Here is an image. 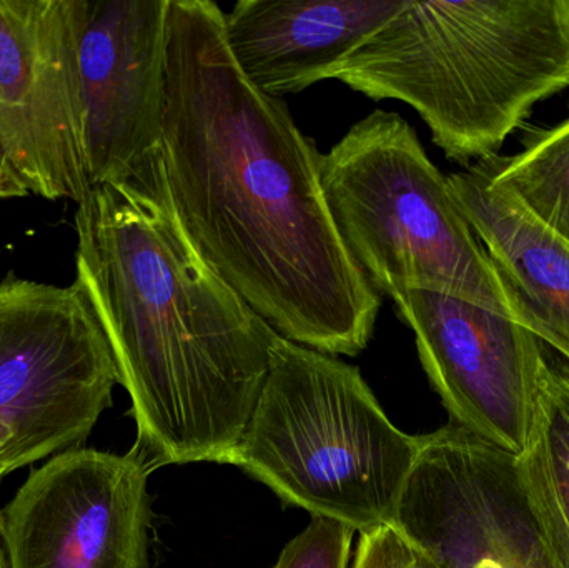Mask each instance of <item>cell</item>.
Returning a JSON list of instances; mask_svg holds the SVG:
<instances>
[{
  "mask_svg": "<svg viewBox=\"0 0 569 568\" xmlns=\"http://www.w3.org/2000/svg\"><path fill=\"white\" fill-rule=\"evenodd\" d=\"M76 230V283L109 340L147 462L230 464L279 333L187 236L162 157L93 187Z\"/></svg>",
  "mask_w": 569,
  "mask_h": 568,
  "instance_id": "obj_2",
  "label": "cell"
},
{
  "mask_svg": "<svg viewBox=\"0 0 569 568\" xmlns=\"http://www.w3.org/2000/svg\"><path fill=\"white\" fill-rule=\"evenodd\" d=\"M0 147L30 193L83 202L76 0H0Z\"/></svg>",
  "mask_w": 569,
  "mask_h": 568,
  "instance_id": "obj_9",
  "label": "cell"
},
{
  "mask_svg": "<svg viewBox=\"0 0 569 568\" xmlns=\"http://www.w3.org/2000/svg\"><path fill=\"white\" fill-rule=\"evenodd\" d=\"M146 454L69 449L0 512L7 568H149Z\"/></svg>",
  "mask_w": 569,
  "mask_h": 568,
  "instance_id": "obj_8",
  "label": "cell"
},
{
  "mask_svg": "<svg viewBox=\"0 0 569 568\" xmlns=\"http://www.w3.org/2000/svg\"><path fill=\"white\" fill-rule=\"evenodd\" d=\"M355 530L330 519L313 517L295 537L273 568H348Z\"/></svg>",
  "mask_w": 569,
  "mask_h": 568,
  "instance_id": "obj_16",
  "label": "cell"
},
{
  "mask_svg": "<svg viewBox=\"0 0 569 568\" xmlns=\"http://www.w3.org/2000/svg\"><path fill=\"white\" fill-rule=\"evenodd\" d=\"M491 183L569 243V117L510 159L483 160Z\"/></svg>",
  "mask_w": 569,
  "mask_h": 568,
  "instance_id": "obj_15",
  "label": "cell"
},
{
  "mask_svg": "<svg viewBox=\"0 0 569 568\" xmlns=\"http://www.w3.org/2000/svg\"><path fill=\"white\" fill-rule=\"evenodd\" d=\"M391 300L453 423L520 456L547 343L525 323L457 297L410 289Z\"/></svg>",
  "mask_w": 569,
  "mask_h": 568,
  "instance_id": "obj_10",
  "label": "cell"
},
{
  "mask_svg": "<svg viewBox=\"0 0 569 568\" xmlns=\"http://www.w3.org/2000/svg\"><path fill=\"white\" fill-rule=\"evenodd\" d=\"M418 440L395 527L438 568H568L535 516L517 456L453 422Z\"/></svg>",
  "mask_w": 569,
  "mask_h": 568,
  "instance_id": "obj_7",
  "label": "cell"
},
{
  "mask_svg": "<svg viewBox=\"0 0 569 568\" xmlns=\"http://www.w3.org/2000/svg\"><path fill=\"white\" fill-rule=\"evenodd\" d=\"M117 383L109 340L76 282H0V479L80 446Z\"/></svg>",
  "mask_w": 569,
  "mask_h": 568,
  "instance_id": "obj_6",
  "label": "cell"
},
{
  "mask_svg": "<svg viewBox=\"0 0 569 568\" xmlns=\"http://www.w3.org/2000/svg\"><path fill=\"white\" fill-rule=\"evenodd\" d=\"M330 80L417 110L451 162L495 159L569 87V0H407Z\"/></svg>",
  "mask_w": 569,
  "mask_h": 568,
  "instance_id": "obj_3",
  "label": "cell"
},
{
  "mask_svg": "<svg viewBox=\"0 0 569 568\" xmlns=\"http://www.w3.org/2000/svg\"><path fill=\"white\" fill-rule=\"evenodd\" d=\"M320 179L338 236L378 296L427 290L525 323L448 177L400 113L358 120L321 153Z\"/></svg>",
  "mask_w": 569,
  "mask_h": 568,
  "instance_id": "obj_5",
  "label": "cell"
},
{
  "mask_svg": "<svg viewBox=\"0 0 569 568\" xmlns=\"http://www.w3.org/2000/svg\"><path fill=\"white\" fill-rule=\"evenodd\" d=\"M407 0H240L226 42L243 76L272 97L330 80Z\"/></svg>",
  "mask_w": 569,
  "mask_h": 568,
  "instance_id": "obj_12",
  "label": "cell"
},
{
  "mask_svg": "<svg viewBox=\"0 0 569 568\" xmlns=\"http://www.w3.org/2000/svg\"><path fill=\"white\" fill-rule=\"evenodd\" d=\"M517 467L538 522L569 568V362L563 357L547 352Z\"/></svg>",
  "mask_w": 569,
  "mask_h": 568,
  "instance_id": "obj_14",
  "label": "cell"
},
{
  "mask_svg": "<svg viewBox=\"0 0 569 568\" xmlns=\"http://www.w3.org/2000/svg\"><path fill=\"white\" fill-rule=\"evenodd\" d=\"M0 568H7L6 552H3L2 539H0Z\"/></svg>",
  "mask_w": 569,
  "mask_h": 568,
  "instance_id": "obj_19",
  "label": "cell"
},
{
  "mask_svg": "<svg viewBox=\"0 0 569 568\" xmlns=\"http://www.w3.org/2000/svg\"><path fill=\"white\" fill-rule=\"evenodd\" d=\"M29 193L26 183L20 179L19 173L16 172L0 147V199H16V197L29 196Z\"/></svg>",
  "mask_w": 569,
  "mask_h": 568,
  "instance_id": "obj_18",
  "label": "cell"
},
{
  "mask_svg": "<svg viewBox=\"0 0 569 568\" xmlns=\"http://www.w3.org/2000/svg\"><path fill=\"white\" fill-rule=\"evenodd\" d=\"M353 568H438L395 526L360 534Z\"/></svg>",
  "mask_w": 569,
  "mask_h": 568,
  "instance_id": "obj_17",
  "label": "cell"
},
{
  "mask_svg": "<svg viewBox=\"0 0 569 568\" xmlns=\"http://www.w3.org/2000/svg\"><path fill=\"white\" fill-rule=\"evenodd\" d=\"M418 450L358 367L277 336L230 464L283 502L367 534L395 526Z\"/></svg>",
  "mask_w": 569,
  "mask_h": 568,
  "instance_id": "obj_4",
  "label": "cell"
},
{
  "mask_svg": "<svg viewBox=\"0 0 569 568\" xmlns=\"http://www.w3.org/2000/svg\"><path fill=\"white\" fill-rule=\"evenodd\" d=\"M170 0H76L83 142L92 187L162 157Z\"/></svg>",
  "mask_w": 569,
  "mask_h": 568,
  "instance_id": "obj_11",
  "label": "cell"
},
{
  "mask_svg": "<svg viewBox=\"0 0 569 568\" xmlns=\"http://www.w3.org/2000/svg\"><path fill=\"white\" fill-rule=\"evenodd\" d=\"M210 0H170L162 160L177 216L207 263L283 339L355 357L381 297L331 220L321 153L287 102L257 89Z\"/></svg>",
  "mask_w": 569,
  "mask_h": 568,
  "instance_id": "obj_1",
  "label": "cell"
},
{
  "mask_svg": "<svg viewBox=\"0 0 569 568\" xmlns=\"http://www.w3.org/2000/svg\"><path fill=\"white\" fill-rule=\"evenodd\" d=\"M451 193L523 313L569 362V243L491 183L483 162L448 177Z\"/></svg>",
  "mask_w": 569,
  "mask_h": 568,
  "instance_id": "obj_13",
  "label": "cell"
}]
</instances>
